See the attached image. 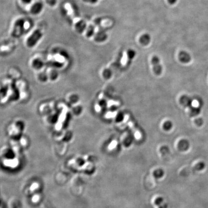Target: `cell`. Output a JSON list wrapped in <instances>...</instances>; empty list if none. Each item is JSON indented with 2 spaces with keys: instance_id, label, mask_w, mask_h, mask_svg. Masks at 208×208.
<instances>
[{
  "instance_id": "obj_12",
  "label": "cell",
  "mask_w": 208,
  "mask_h": 208,
  "mask_svg": "<svg viewBox=\"0 0 208 208\" xmlns=\"http://www.w3.org/2000/svg\"><path fill=\"white\" fill-rule=\"evenodd\" d=\"M178 58L183 63H188L191 60V57L189 54L185 51H182L178 54Z\"/></svg>"
},
{
  "instance_id": "obj_18",
  "label": "cell",
  "mask_w": 208,
  "mask_h": 208,
  "mask_svg": "<svg viewBox=\"0 0 208 208\" xmlns=\"http://www.w3.org/2000/svg\"><path fill=\"white\" fill-rule=\"evenodd\" d=\"M22 5L28 6L32 3V0H19Z\"/></svg>"
},
{
  "instance_id": "obj_22",
  "label": "cell",
  "mask_w": 208,
  "mask_h": 208,
  "mask_svg": "<svg viewBox=\"0 0 208 208\" xmlns=\"http://www.w3.org/2000/svg\"><path fill=\"white\" fill-rule=\"evenodd\" d=\"M195 123L198 126L202 125L203 123V120L202 119L198 118L197 119L195 120Z\"/></svg>"
},
{
  "instance_id": "obj_10",
  "label": "cell",
  "mask_w": 208,
  "mask_h": 208,
  "mask_svg": "<svg viewBox=\"0 0 208 208\" xmlns=\"http://www.w3.org/2000/svg\"><path fill=\"white\" fill-rule=\"evenodd\" d=\"M151 63L153 66V72L157 75H160L162 72L163 68L160 64V60L159 57L155 56L151 59Z\"/></svg>"
},
{
  "instance_id": "obj_5",
  "label": "cell",
  "mask_w": 208,
  "mask_h": 208,
  "mask_svg": "<svg viewBox=\"0 0 208 208\" xmlns=\"http://www.w3.org/2000/svg\"><path fill=\"white\" fill-rule=\"evenodd\" d=\"M43 9V4L41 1H34L28 6V12L34 16H37L41 14Z\"/></svg>"
},
{
  "instance_id": "obj_17",
  "label": "cell",
  "mask_w": 208,
  "mask_h": 208,
  "mask_svg": "<svg viewBox=\"0 0 208 208\" xmlns=\"http://www.w3.org/2000/svg\"><path fill=\"white\" fill-rule=\"evenodd\" d=\"M183 104L185 106H190L192 104V100L189 97L187 96H185L183 97Z\"/></svg>"
},
{
  "instance_id": "obj_3",
  "label": "cell",
  "mask_w": 208,
  "mask_h": 208,
  "mask_svg": "<svg viewBox=\"0 0 208 208\" xmlns=\"http://www.w3.org/2000/svg\"><path fill=\"white\" fill-rule=\"evenodd\" d=\"M73 27L75 31L78 34H84L88 24L83 18L77 16L72 20Z\"/></svg>"
},
{
  "instance_id": "obj_7",
  "label": "cell",
  "mask_w": 208,
  "mask_h": 208,
  "mask_svg": "<svg viewBox=\"0 0 208 208\" xmlns=\"http://www.w3.org/2000/svg\"><path fill=\"white\" fill-rule=\"evenodd\" d=\"M54 54H51L50 55L49 60L52 61V63H55L56 64L58 63V65L63 64L65 61H66L67 57L66 56L65 53L64 52H58Z\"/></svg>"
},
{
  "instance_id": "obj_2",
  "label": "cell",
  "mask_w": 208,
  "mask_h": 208,
  "mask_svg": "<svg viewBox=\"0 0 208 208\" xmlns=\"http://www.w3.org/2000/svg\"><path fill=\"white\" fill-rule=\"evenodd\" d=\"M44 35L43 30L41 28H35L25 40V45L29 48L34 47L42 39Z\"/></svg>"
},
{
  "instance_id": "obj_15",
  "label": "cell",
  "mask_w": 208,
  "mask_h": 208,
  "mask_svg": "<svg viewBox=\"0 0 208 208\" xmlns=\"http://www.w3.org/2000/svg\"><path fill=\"white\" fill-rule=\"evenodd\" d=\"M201 110V107H193L191 108L190 113L192 116H196L200 113Z\"/></svg>"
},
{
  "instance_id": "obj_23",
  "label": "cell",
  "mask_w": 208,
  "mask_h": 208,
  "mask_svg": "<svg viewBox=\"0 0 208 208\" xmlns=\"http://www.w3.org/2000/svg\"><path fill=\"white\" fill-rule=\"evenodd\" d=\"M168 2L171 5H174L177 1L178 0H167Z\"/></svg>"
},
{
  "instance_id": "obj_4",
  "label": "cell",
  "mask_w": 208,
  "mask_h": 208,
  "mask_svg": "<svg viewBox=\"0 0 208 208\" xmlns=\"http://www.w3.org/2000/svg\"><path fill=\"white\" fill-rule=\"evenodd\" d=\"M107 29L98 27V29L96 30L94 36L92 37L95 42L98 43L103 42L107 39L108 35L106 32Z\"/></svg>"
},
{
  "instance_id": "obj_20",
  "label": "cell",
  "mask_w": 208,
  "mask_h": 208,
  "mask_svg": "<svg viewBox=\"0 0 208 208\" xmlns=\"http://www.w3.org/2000/svg\"><path fill=\"white\" fill-rule=\"evenodd\" d=\"M81 1L85 4H95L98 3L99 0H81Z\"/></svg>"
},
{
  "instance_id": "obj_1",
  "label": "cell",
  "mask_w": 208,
  "mask_h": 208,
  "mask_svg": "<svg viewBox=\"0 0 208 208\" xmlns=\"http://www.w3.org/2000/svg\"><path fill=\"white\" fill-rule=\"evenodd\" d=\"M26 19L19 17L14 20L12 25L10 34L15 39L19 38L22 36L25 32V23Z\"/></svg>"
},
{
  "instance_id": "obj_16",
  "label": "cell",
  "mask_w": 208,
  "mask_h": 208,
  "mask_svg": "<svg viewBox=\"0 0 208 208\" xmlns=\"http://www.w3.org/2000/svg\"><path fill=\"white\" fill-rule=\"evenodd\" d=\"M43 1L48 6L51 7H54L57 5V0H43Z\"/></svg>"
},
{
  "instance_id": "obj_14",
  "label": "cell",
  "mask_w": 208,
  "mask_h": 208,
  "mask_svg": "<svg viewBox=\"0 0 208 208\" xmlns=\"http://www.w3.org/2000/svg\"><path fill=\"white\" fill-rule=\"evenodd\" d=\"M136 51L134 50L130 49L128 50L127 52V56L129 60H132V59L134 58V57H136Z\"/></svg>"
},
{
  "instance_id": "obj_19",
  "label": "cell",
  "mask_w": 208,
  "mask_h": 208,
  "mask_svg": "<svg viewBox=\"0 0 208 208\" xmlns=\"http://www.w3.org/2000/svg\"><path fill=\"white\" fill-rule=\"evenodd\" d=\"M172 127V123L170 121H167L164 124L163 127L166 130H169Z\"/></svg>"
},
{
  "instance_id": "obj_11",
  "label": "cell",
  "mask_w": 208,
  "mask_h": 208,
  "mask_svg": "<svg viewBox=\"0 0 208 208\" xmlns=\"http://www.w3.org/2000/svg\"><path fill=\"white\" fill-rule=\"evenodd\" d=\"M96 30V27L92 22L87 24V27L84 32V36L86 38L89 39L92 38L95 34Z\"/></svg>"
},
{
  "instance_id": "obj_21",
  "label": "cell",
  "mask_w": 208,
  "mask_h": 208,
  "mask_svg": "<svg viewBox=\"0 0 208 208\" xmlns=\"http://www.w3.org/2000/svg\"><path fill=\"white\" fill-rule=\"evenodd\" d=\"M104 77H105V78H109L111 75V72L109 70V69H106L105 70H104L103 72Z\"/></svg>"
},
{
  "instance_id": "obj_9",
  "label": "cell",
  "mask_w": 208,
  "mask_h": 208,
  "mask_svg": "<svg viewBox=\"0 0 208 208\" xmlns=\"http://www.w3.org/2000/svg\"><path fill=\"white\" fill-rule=\"evenodd\" d=\"M1 43V53L7 54L11 52L16 46V42L12 41H6Z\"/></svg>"
},
{
  "instance_id": "obj_6",
  "label": "cell",
  "mask_w": 208,
  "mask_h": 208,
  "mask_svg": "<svg viewBox=\"0 0 208 208\" xmlns=\"http://www.w3.org/2000/svg\"><path fill=\"white\" fill-rule=\"evenodd\" d=\"M63 7L66 15L70 19H73L75 17L78 16L76 9L72 3L66 2L64 4Z\"/></svg>"
},
{
  "instance_id": "obj_13",
  "label": "cell",
  "mask_w": 208,
  "mask_h": 208,
  "mask_svg": "<svg viewBox=\"0 0 208 208\" xmlns=\"http://www.w3.org/2000/svg\"><path fill=\"white\" fill-rule=\"evenodd\" d=\"M150 42H151V36L149 34H143L139 38L140 43L143 46L148 45L150 43Z\"/></svg>"
},
{
  "instance_id": "obj_8",
  "label": "cell",
  "mask_w": 208,
  "mask_h": 208,
  "mask_svg": "<svg viewBox=\"0 0 208 208\" xmlns=\"http://www.w3.org/2000/svg\"><path fill=\"white\" fill-rule=\"evenodd\" d=\"M30 63L31 67L37 70H42L41 69H43L45 65L43 59L40 56H34L32 57Z\"/></svg>"
}]
</instances>
